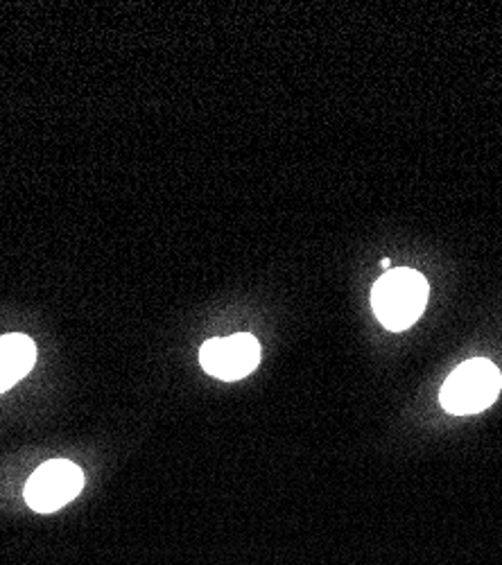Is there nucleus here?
<instances>
[{
  "label": "nucleus",
  "instance_id": "obj_1",
  "mask_svg": "<svg viewBox=\"0 0 502 565\" xmlns=\"http://www.w3.org/2000/svg\"><path fill=\"white\" fill-rule=\"evenodd\" d=\"M428 280L415 269H389L372 290V308L387 331H405L413 326L428 303Z\"/></svg>",
  "mask_w": 502,
  "mask_h": 565
},
{
  "label": "nucleus",
  "instance_id": "obj_2",
  "mask_svg": "<svg viewBox=\"0 0 502 565\" xmlns=\"http://www.w3.org/2000/svg\"><path fill=\"white\" fill-rule=\"evenodd\" d=\"M502 387L500 371L489 360H469L450 373L444 383L439 401L446 412L467 416L493 405Z\"/></svg>",
  "mask_w": 502,
  "mask_h": 565
},
{
  "label": "nucleus",
  "instance_id": "obj_3",
  "mask_svg": "<svg viewBox=\"0 0 502 565\" xmlns=\"http://www.w3.org/2000/svg\"><path fill=\"white\" fill-rule=\"evenodd\" d=\"M84 473L68 459H51L39 466L25 484V502L36 513H53L79 495Z\"/></svg>",
  "mask_w": 502,
  "mask_h": 565
},
{
  "label": "nucleus",
  "instance_id": "obj_4",
  "mask_svg": "<svg viewBox=\"0 0 502 565\" xmlns=\"http://www.w3.org/2000/svg\"><path fill=\"white\" fill-rule=\"evenodd\" d=\"M260 362V344L249 333L209 340L200 349V364L217 381H243Z\"/></svg>",
  "mask_w": 502,
  "mask_h": 565
},
{
  "label": "nucleus",
  "instance_id": "obj_5",
  "mask_svg": "<svg viewBox=\"0 0 502 565\" xmlns=\"http://www.w3.org/2000/svg\"><path fill=\"white\" fill-rule=\"evenodd\" d=\"M34 362L36 347L28 335L12 333L0 338V394L25 379Z\"/></svg>",
  "mask_w": 502,
  "mask_h": 565
},
{
  "label": "nucleus",
  "instance_id": "obj_6",
  "mask_svg": "<svg viewBox=\"0 0 502 565\" xmlns=\"http://www.w3.org/2000/svg\"><path fill=\"white\" fill-rule=\"evenodd\" d=\"M381 265H383V269H385V271H389V269H392V260H389V258H383V263H381Z\"/></svg>",
  "mask_w": 502,
  "mask_h": 565
}]
</instances>
